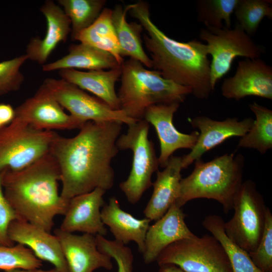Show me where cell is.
<instances>
[{
	"label": "cell",
	"instance_id": "obj_1",
	"mask_svg": "<svg viewBox=\"0 0 272 272\" xmlns=\"http://www.w3.org/2000/svg\"><path fill=\"white\" fill-rule=\"evenodd\" d=\"M122 124L87 121L75 137L56 134L49 153L59 166L63 198L69 199L97 188L106 191L113 187L111 162L118 151L116 141Z\"/></svg>",
	"mask_w": 272,
	"mask_h": 272
},
{
	"label": "cell",
	"instance_id": "obj_2",
	"mask_svg": "<svg viewBox=\"0 0 272 272\" xmlns=\"http://www.w3.org/2000/svg\"><path fill=\"white\" fill-rule=\"evenodd\" d=\"M129 12L146 32L144 41L152 68L163 78L190 88L196 98L207 99L213 90L206 44L196 39L179 42L167 36L151 20L146 2L133 4Z\"/></svg>",
	"mask_w": 272,
	"mask_h": 272
},
{
	"label": "cell",
	"instance_id": "obj_3",
	"mask_svg": "<svg viewBox=\"0 0 272 272\" xmlns=\"http://www.w3.org/2000/svg\"><path fill=\"white\" fill-rule=\"evenodd\" d=\"M60 179L58 165L49 153L22 169L7 170L2 185L19 220L50 232L54 218L64 215L69 200L58 192Z\"/></svg>",
	"mask_w": 272,
	"mask_h": 272
},
{
	"label": "cell",
	"instance_id": "obj_4",
	"mask_svg": "<svg viewBox=\"0 0 272 272\" xmlns=\"http://www.w3.org/2000/svg\"><path fill=\"white\" fill-rule=\"evenodd\" d=\"M244 158L240 154H225L209 162L195 160L191 173L181 179L176 205L181 208L196 198L218 201L225 214L233 209L243 182Z\"/></svg>",
	"mask_w": 272,
	"mask_h": 272
},
{
	"label": "cell",
	"instance_id": "obj_5",
	"mask_svg": "<svg viewBox=\"0 0 272 272\" xmlns=\"http://www.w3.org/2000/svg\"><path fill=\"white\" fill-rule=\"evenodd\" d=\"M140 62L129 58L121 65V85L117 96L121 110L127 116L144 119L147 109L153 105L180 103L192 94L190 88L163 78Z\"/></svg>",
	"mask_w": 272,
	"mask_h": 272
},
{
	"label": "cell",
	"instance_id": "obj_6",
	"mask_svg": "<svg viewBox=\"0 0 272 272\" xmlns=\"http://www.w3.org/2000/svg\"><path fill=\"white\" fill-rule=\"evenodd\" d=\"M127 125V132L118 137L116 146L119 150L132 151V166L128 177L119 186L127 201L134 205L152 185V176L158 171L159 164L154 143L149 139V123L142 119Z\"/></svg>",
	"mask_w": 272,
	"mask_h": 272
},
{
	"label": "cell",
	"instance_id": "obj_7",
	"mask_svg": "<svg viewBox=\"0 0 272 272\" xmlns=\"http://www.w3.org/2000/svg\"><path fill=\"white\" fill-rule=\"evenodd\" d=\"M57 134L14 118L0 128V172L22 169L48 154Z\"/></svg>",
	"mask_w": 272,
	"mask_h": 272
},
{
	"label": "cell",
	"instance_id": "obj_8",
	"mask_svg": "<svg viewBox=\"0 0 272 272\" xmlns=\"http://www.w3.org/2000/svg\"><path fill=\"white\" fill-rule=\"evenodd\" d=\"M267 208L255 183L243 181L234 200L233 216L224 223L227 236L248 253L254 251L263 234Z\"/></svg>",
	"mask_w": 272,
	"mask_h": 272
},
{
	"label": "cell",
	"instance_id": "obj_9",
	"mask_svg": "<svg viewBox=\"0 0 272 272\" xmlns=\"http://www.w3.org/2000/svg\"><path fill=\"white\" fill-rule=\"evenodd\" d=\"M156 261L159 265L174 264L186 272H232L226 252L212 235L175 241L161 252Z\"/></svg>",
	"mask_w": 272,
	"mask_h": 272
},
{
	"label": "cell",
	"instance_id": "obj_10",
	"mask_svg": "<svg viewBox=\"0 0 272 272\" xmlns=\"http://www.w3.org/2000/svg\"><path fill=\"white\" fill-rule=\"evenodd\" d=\"M199 38L206 42L210 64L211 85L213 91L216 83L231 70L237 56L259 58L262 47L255 43L237 23L233 29L206 27L200 30Z\"/></svg>",
	"mask_w": 272,
	"mask_h": 272
},
{
	"label": "cell",
	"instance_id": "obj_11",
	"mask_svg": "<svg viewBox=\"0 0 272 272\" xmlns=\"http://www.w3.org/2000/svg\"><path fill=\"white\" fill-rule=\"evenodd\" d=\"M43 84L63 108L83 122H116L128 125L137 121L123 110L111 109L100 99L62 79L47 78Z\"/></svg>",
	"mask_w": 272,
	"mask_h": 272
},
{
	"label": "cell",
	"instance_id": "obj_12",
	"mask_svg": "<svg viewBox=\"0 0 272 272\" xmlns=\"http://www.w3.org/2000/svg\"><path fill=\"white\" fill-rule=\"evenodd\" d=\"M15 111V119L41 130L80 129L85 123L66 113L43 84Z\"/></svg>",
	"mask_w": 272,
	"mask_h": 272
},
{
	"label": "cell",
	"instance_id": "obj_13",
	"mask_svg": "<svg viewBox=\"0 0 272 272\" xmlns=\"http://www.w3.org/2000/svg\"><path fill=\"white\" fill-rule=\"evenodd\" d=\"M222 95L239 101L247 96L272 99V67L262 59L246 58L237 64L232 77L225 79Z\"/></svg>",
	"mask_w": 272,
	"mask_h": 272
},
{
	"label": "cell",
	"instance_id": "obj_14",
	"mask_svg": "<svg viewBox=\"0 0 272 272\" xmlns=\"http://www.w3.org/2000/svg\"><path fill=\"white\" fill-rule=\"evenodd\" d=\"M193 128L199 130L197 141L190 152L182 157V167L187 168L195 160L227 139L242 137L252 126L254 119L249 117L239 120L236 117L219 121L204 115L197 116L190 120Z\"/></svg>",
	"mask_w": 272,
	"mask_h": 272
},
{
	"label": "cell",
	"instance_id": "obj_15",
	"mask_svg": "<svg viewBox=\"0 0 272 272\" xmlns=\"http://www.w3.org/2000/svg\"><path fill=\"white\" fill-rule=\"evenodd\" d=\"M180 103L160 104L149 107L144 119L154 127L160 142V153L158 157L159 165L164 168L171 156L177 150L191 149L194 146L199 132L183 133L175 127L173 119Z\"/></svg>",
	"mask_w": 272,
	"mask_h": 272
},
{
	"label": "cell",
	"instance_id": "obj_16",
	"mask_svg": "<svg viewBox=\"0 0 272 272\" xmlns=\"http://www.w3.org/2000/svg\"><path fill=\"white\" fill-rule=\"evenodd\" d=\"M54 234L58 238L66 261L69 272H93L98 268H113L111 258L100 252L96 236L66 232L57 228Z\"/></svg>",
	"mask_w": 272,
	"mask_h": 272
},
{
	"label": "cell",
	"instance_id": "obj_17",
	"mask_svg": "<svg viewBox=\"0 0 272 272\" xmlns=\"http://www.w3.org/2000/svg\"><path fill=\"white\" fill-rule=\"evenodd\" d=\"M105 192L97 188L69 199L59 228L66 232H81L104 236L107 229L101 219V208L105 205L103 195Z\"/></svg>",
	"mask_w": 272,
	"mask_h": 272
},
{
	"label": "cell",
	"instance_id": "obj_18",
	"mask_svg": "<svg viewBox=\"0 0 272 272\" xmlns=\"http://www.w3.org/2000/svg\"><path fill=\"white\" fill-rule=\"evenodd\" d=\"M10 239L14 243L29 248L41 261L49 262L58 272H69L58 238L45 229L21 220H15L8 229Z\"/></svg>",
	"mask_w": 272,
	"mask_h": 272
},
{
	"label": "cell",
	"instance_id": "obj_19",
	"mask_svg": "<svg viewBox=\"0 0 272 272\" xmlns=\"http://www.w3.org/2000/svg\"><path fill=\"white\" fill-rule=\"evenodd\" d=\"M185 217L181 208L174 202L163 217L150 225L142 253L145 263L156 261L161 252L174 242L196 236L187 227Z\"/></svg>",
	"mask_w": 272,
	"mask_h": 272
},
{
	"label": "cell",
	"instance_id": "obj_20",
	"mask_svg": "<svg viewBox=\"0 0 272 272\" xmlns=\"http://www.w3.org/2000/svg\"><path fill=\"white\" fill-rule=\"evenodd\" d=\"M40 11L46 20V31L42 39L30 40L26 54L28 59L43 65L58 44L66 41L71 32V24L63 10L52 1H45Z\"/></svg>",
	"mask_w": 272,
	"mask_h": 272
},
{
	"label": "cell",
	"instance_id": "obj_21",
	"mask_svg": "<svg viewBox=\"0 0 272 272\" xmlns=\"http://www.w3.org/2000/svg\"><path fill=\"white\" fill-rule=\"evenodd\" d=\"M181 160V156L172 155L164 170L157 172L152 194L144 210L145 217L151 221L163 217L175 202L182 179Z\"/></svg>",
	"mask_w": 272,
	"mask_h": 272
},
{
	"label": "cell",
	"instance_id": "obj_22",
	"mask_svg": "<svg viewBox=\"0 0 272 272\" xmlns=\"http://www.w3.org/2000/svg\"><path fill=\"white\" fill-rule=\"evenodd\" d=\"M101 219L109 227L115 240L126 245L134 242L142 254L145 249V241L151 221L145 218L139 219L123 211L116 197H111L107 204L101 210Z\"/></svg>",
	"mask_w": 272,
	"mask_h": 272
},
{
	"label": "cell",
	"instance_id": "obj_23",
	"mask_svg": "<svg viewBox=\"0 0 272 272\" xmlns=\"http://www.w3.org/2000/svg\"><path fill=\"white\" fill-rule=\"evenodd\" d=\"M121 75V65L108 71L83 72L75 69L59 71L61 79L83 90L88 91L113 110H120L119 99L115 84Z\"/></svg>",
	"mask_w": 272,
	"mask_h": 272
},
{
	"label": "cell",
	"instance_id": "obj_24",
	"mask_svg": "<svg viewBox=\"0 0 272 272\" xmlns=\"http://www.w3.org/2000/svg\"><path fill=\"white\" fill-rule=\"evenodd\" d=\"M121 66L110 53L87 44L71 45L69 53L58 60L42 65V71L81 69L88 71L110 70Z\"/></svg>",
	"mask_w": 272,
	"mask_h": 272
},
{
	"label": "cell",
	"instance_id": "obj_25",
	"mask_svg": "<svg viewBox=\"0 0 272 272\" xmlns=\"http://www.w3.org/2000/svg\"><path fill=\"white\" fill-rule=\"evenodd\" d=\"M132 6L123 8L117 5L112 10V20L119 44L121 56H128L142 63L145 66L152 68V61L144 51L141 38L143 27L136 23H128L126 14Z\"/></svg>",
	"mask_w": 272,
	"mask_h": 272
},
{
	"label": "cell",
	"instance_id": "obj_26",
	"mask_svg": "<svg viewBox=\"0 0 272 272\" xmlns=\"http://www.w3.org/2000/svg\"><path fill=\"white\" fill-rule=\"evenodd\" d=\"M112 10L104 8L88 28L78 34L73 40L88 44L112 54L120 65L124 62L112 20Z\"/></svg>",
	"mask_w": 272,
	"mask_h": 272
},
{
	"label": "cell",
	"instance_id": "obj_27",
	"mask_svg": "<svg viewBox=\"0 0 272 272\" xmlns=\"http://www.w3.org/2000/svg\"><path fill=\"white\" fill-rule=\"evenodd\" d=\"M224 221L218 215H210L202 222L203 227L222 245L228 256L232 272H262L251 260L247 252L232 242L224 231Z\"/></svg>",
	"mask_w": 272,
	"mask_h": 272
},
{
	"label": "cell",
	"instance_id": "obj_28",
	"mask_svg": "<svg viewBox=\"0 0 272 272\" xmlns=\"http://www.w3.org/2000/svg\"><path fill=\"white\" fill-rule=\"evenodd\" d=\"M249 107L255 120L248 131L241 137L238 147L254 149L265 154L272 148V111L255 102Z\"/></svg>",
	"mask_w": 272,
	"mask_h": 272
},
{
	"label": "cell",
	"instance_id": "obj_29",
	"mask_svg": "<svg viewBox=\"0 0 272 272\" xmlns=\"http://www.w3.org/2000/svg\"><path fill=\"white\" fill-rule=\"evenodd\" d=\"M59 4L69 18L71 37L90 27L98 18L106 4L105 0H59Z\"/></svg>",
	"mask_w": 272,
	"mask_h": 272
},
{
	"label": "cell",
	"instance_id": "obj_30",
	"mask_svg": "<svg viewBox=\"0 0 272 272\" xmlns=\"http://www.w3.org/2000/svg\"><path fill=\"white\" fill-rule=\"evenodd\" d=\"M238 0H197V21L206 27L231 28V16Z\"/></svg>",
	"mask_w": 272,
	"mask_h": 272
},
{
	"label": "cell",
	"instance_id": "obj_31",
	"mask_svg": "<svg viewBox=\"0 0 272 272\" xmlns=\"http://www.w3.org/2000/svg\"><path fill=\"white\" fill-rule=\"evenodd\" d=\"M271 3L268 0H238L234 11L237 24L249 36H253L265 17L272 19Z\"/></svg>",
	"mask_w": 272,
	"mask_h": 272
},
{
	"label": "cell",
	"instance_id": "obj_32",
	"mask_svg": "<svg viewBox=\"0 0 272 272\" xmlns=\"http://www.w3.org/2000/svg\"><path fill=\"white\" fill-rule=\"evenodd\" d=\"M42 265V261L29 248L22 244L0 245V270L40 268Z\"/></svg>",
	"mask_w": 272,
	"mask_h": 272
},
{
	"label": "cell",
	"instance_id": "obj_33",
	"mask_svg": "<svg viewBox=\"0 0 272 272\" xmlns=\"http://www.w3.org/2000/svg\"><path fill=\"white\" fill-rule=\"evenodd\" d=\"M96 239L99 250L116 261L117 272H133L134 257L129 247L115 240H110L100 235H96Z\"/></svg>",
	"mask_w": 272,
	"mask_h": 272
},
{
	"label": "cell",
	"instance_id": "obj_34",
	"mask_svg": "<svg viewBox=\"0 0 272 272\" xmlns=\"http://www.w3.org/2000/svg\"><path fill=\"white\" fill-rule=\"evenodd\" d=\"M28 59L25 54L0 62V95L19 90L24 80L20 69Z\"/></svg>",
	"mask_w": 272,
	"mask_h": 272
},
{
	"label": "cell",
	"instance_id": "obj_35",
	"mask_svg": "<svg viewBox=\"0 0 272 272\" xmlns=\"http://www.w3.org/2000/svg\"><path fill=\"white\" fill-rule=\"evenodd\" d=\"M256 267L262 272H272V214L267 208L263 234L255 250L248 253Z\"/></svg>",
	"mask_w": 272,
	"mask_h": 272
},
{
	"label": "cell",
	"instance_id": "obj_36",
	"mask_svg": "<svg viewBox=\"0 0 272 272\" xmlns=\"http://www.w3.org/2000/svg\"><path fill=\"white\" fill-rule=\"evenodd\" d=\"M6 170L0 172V245L12 246L15 243L9 238L8 229L13 221L19 219L4 193L2 181Z\"/></svg>",
	"mask_w": 272,
	"mask_h": 272
},
{
	"label": "cell",
	"instance_id": "obj_37",
	"mask_svg": "<svg viewBox=\"0 0 272 272\" xmlns=\"http://www.w3.org/2000/svg\"><path fill=\"white\" fill-rule=\"evenodd\" d=\"M15 115V109L10 104L0 103V122L3 126L10 123Z\"/></svg>",
	"mask_w": 272,
	"mask_h": 272
},
{
	"label": "cell",
	"instance_id": "obj_38",
	"mask_svg": "<svg viewBox=\"0 0 272 272\" xmlns=\"http://www.w3.org/2000/svg\"><path fill=\"white\" fill-rule=\"evenodd\" d=\"M158 272H186L178 266L173 264H165L159 265Z\"/></svg>",
	"mask_w": 272,
	"mask_h": 272
},
{
	"label": "cell",
	"instance_id": "obj_39",
	"mask_svg": "<svg viewBox=\"0 0 272 272\" xmlns=\"http://www.w3.org/2000/svg\"><path fill=\"white\" fill-rule=\"evenodd\" d=\"M5 272H58L55 268H52L48 270H43L39 268L25 269H14L5 271Z\"/></svg>",
	"mask_w": 272,
	"mask_h": 272
},
{
	"label": "cell",
	"instance_id": "obj_40",
	"mask_svg": "<svg viewBox=\"0 0 272 272\" xmlns=\"http://www.w3.org/2000/svg\"><path fill=\"white\" fill-rule=\"evenodd\" d=\"M3 127L2 125L1 124V122H0V128Z\"/></svg>",
	"mask_w": 272,
	"mask_h": 272
}]
</instances>
